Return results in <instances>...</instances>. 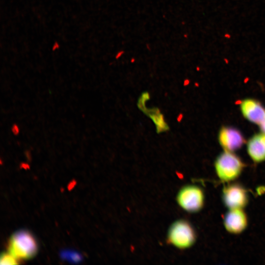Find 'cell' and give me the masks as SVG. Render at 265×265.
<instances>
[{"mask_svg":"<svg viewBox=\"0 0 265 265\" xmlns=\"http://www.w3.org/2000/svg\"><path fill=\"white\" fill-rule=\"evenodd\" d=\"M196 232L190 223L179 219L170 226L167 234V241L181 249L188 248L196 241Z\"/></svg>","mask_w":265,"mask_h":265,"instance_id":"3","label":"cell"},{"mask_svg":"<svg viewBox=\"0 0 265 265\" xmlns=\"http://www.w3.org/2000/svg\"><path fill=\"white\" fill-rule=\"evenodd\" d=\"M259 125L261 131L263 133L265 134V118Z\"/></svg>","mask_w":265,"mask_h":265,"instance_id":"12","label":"cell"},{"mask_svg":"<svg viewBox=\"0 0 265 265\" xmlns=\"http://www.w3.org/2000/svg\"><path fill=\"white\" fill-rule=\"evenodd\" d=\"M184 37L186 38L187 37V34H184Z\"/></svg>","mask_w":265,"mask_h":265,"instance_id":"15","label":"cell"},{"mask_svg":"<svg viewBox=\"0 0 265 265\" xmlns=\"http://www.w3.org/2000/svg\"><path fill=\"white\" fill-rule=\"evenodd\" d=\"M218 139L224 151L233 152L240 148L245 142L241 132L236 128L229 126L222 127Z\"/></svg>","mask_w":265,"mask_h":265,"instance_id":"6","label":"cell"},{"mask_svg":"<svg viewBox=\"0 0 265 265\" xmlns=\"http://www.w3.org/2000/svg\"><path fill=\"white\" fill-rule=\"evenodd\" d=\"M222 199L229 209H243L247 204L248 196L243 186L238 184H231L223 188Z\"/></svg>","mask_w":265,"mask_h":265,"instance_id":"5","label":"cell"},{"mask_svg":"<svg viewBox=\"0 0 265 265\" xmlns=\"http://www.w3.org/2000/svg\"><path fill=\"white\" fill-rule=\"evenodd\" d=\"M247 217L242 209H229L224 218V226L230 233L238 234L247 227Z\"/></svg>","mask_w":265,"mask_h":265,"instance_id":"7","label":"cell"},{"mask_svg":"<svg viewBox=\"0 0 265 265\" xmlns=\"http://www.w3.org/2000/svg\"><path fill=\"white\" fill-rule=\"evenodd\" d=\"M18 260L10 253H4L0 256V265H15L17 264Z\"/></svg>","mask_w":265,"mask_h":265,"instance_id":"10","label":"cell"},{"mask_svg":"<svg viewBox=\"0 0 265 265\" xmlns=\"http://www.w3.org/2000/svg\"><path fill=\"white\" fill-rule=\"evenodd\" d=\"M134 61H135V59L134 58H132L131 60V62L132 63L134 62Z\"/></svg>","mask_w":265,"mask_h":265,"instance_id":"14","label":"cell"},{"mask_svg":"<svg viewBox=\"0 0 265 265\" xmlns=\"http://www.w3.org/2000/svg\"><path fill=\"white\" fill-rule=\"evenodd\" d=\"M8 249L9 253L17 260H26L35 255L38 247L34 238L29 232L20 230L12 235Z\"/></svg>","mask_w":265,"mask_h":265,"instance_id":"1","label":"cell"},{"mask_svg":"<svg viewBox=\"0 0 265 265\" xmlns=\"http://www.w3.org/2000/svg\"><path fill=\"white\" fill-rule=\"evenodd\" d=\"M243 116L251 122L260 125L265 118V109L257 100L248 98L240 105Z\"/></svg>","mask_w":265,"mask_h":265,"instance_id":"8","label":"cell"},{"mask_svg":"<svg viewBox=\"0 0 265 265\" xmlns=\"http://www.w3.org/2000/svg\"><path fill=\"white\" fill-rule=\"evenodd\" d=\"M11 131L13 134L18 135L20 133V128L16 124H14L11 127Z\"/></svg>","mask_w":265,"mask_h":265,"instance_id":"11","label":"cell"},{"mask_svg":"<svg viewBox=\"0 0 265 265\" xmlns=\"http://www.w3.org/2000/svg\"><path fill=\"white\" fill-rule=\"evenodd\" d=\"M176 198L179 205L189 212L200 211L204 204V191L201 187L195 185H188L182 187Z\"/></svg>","mask_w":265,"mask_h":265,"instance_id":"4","label":"cell"},{"mask_svg":"<svg viewBox=\"0 0 265 265\" xmlns=\"http://www.w3.org/2000/svg\"><path fill=\"white\" fill-rule=\"evenodd\" d=\"M124 51L123 50L120 51L119 52H118L115 56L116 59L119 58L124 54Z\"/></svg>","mask_w":265,"mask_h":265,"instance_id":"13","label":"cell"},{"mask_svg":"<svg viewBox=\"0 0 265 265\" xmlns=\"http://www.w3.org/2000/svg\"><path fill=\"white\" fill-rule=\"evenodd\" d=\"M244 163L233 152L224 151L216 158L214 168L218 178L222 182L232 181L239 177Z\"/></svg>","mask_w":265,"mask_h":265,"instance_id":"2","label":"cell"},{"mask_svg":"<svg viewBox=\"0 0 265 265\" xmlns=\"http://www.w3.org/2000/svg\"><path fill=\"white\" fill-rule=\"evenodd\" d=\"M247 153L255 162L265 160V134L257 133L248 140L247 145Z\"/></svg>","mask_w":265,"mask_h":265,"instance_id":"9","label":"cell"}]
</instances>
